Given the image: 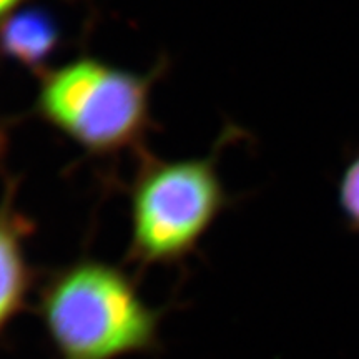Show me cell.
<instances>
[{"instance_id":"6da1fadb","label":"cell","mask_w":359,"mask_h":359,"mask_svg":"<svg viewBox=\"0 0 359 359\" xmlns=\"http://www.w3.org/2000/svg\"><path fill=\"white\" fill-rule=\"evenodd\" d=\"M39 314L57 359H122L156 349L163 313L125 269L80 258L45 278Z\"/></svg>"},{"instance_id":"7a4b0ae2","label":"cell","mask_w":359,"mask_h":359,"mask_svg":"<svg viewBox=\"0 0 359 359\" xmlns=\"http://www.w3.org/2000/svg\"><path fill=\"white\" fill-rule=\"evenodd\" d=\"M165 65L138 74L80 55L40 75L34 114L93 156L142 147L151 120V88Z\"/></svg>"},{"instance_id":"3957f363","label":"cell","mask_w":359,"mask_h":359,"mask_svg":"<svg viewBox=\"0 0 359 359\" xmlns=\"http://www.w3.org/2000/svg\"><path fill=\"white\" fill-rule=\"evenodd\" d=\"M140 160L130 188L128 262L140 268L183 262L230 203L217 151L187 160L142 151Z\"/></svg>"},{"instance_id":"277c9868","label":"cell","mask_w":359,"mask_h":359,"mask_svg":"<svg viewBox=\"0 0 359 359\" xmlns=\"http://www.w3.org/2000/svg\"><path fill=\"white\" fill-rule=\"evenodd\" d=\"M15 187L11 183L0 201V334L25 308L35 283L25 250L35 224L17 210Z\"/></svg>"},{"instance_id":"5b68a950","label":"cell","mask_w":359,"mask_h":359,"mask_svg":"<svg viewBox=\"0 0 359 359\" xmlns=\"http://www.w3.org/2000/svg\"><path fill=\"white\" fill-rule=\"evenodd\" d=\"M62 42V25L45 7L24 6L0 24V57L39 77L48 70Z\"/></svg>"},{"instance_id":"8992f818","label":"cell","mask_w":359,"mask_h":359,"mask_svg":"<svg viewBox=\"0 0 359 359\" xmlns=\"http://www.w3.org/2000/svg\"><path fill=\"white\" fill-rule=\"evenodd\" d=\"M338 205L346 226L359 233V154L348 161L338 180Z\"/></svg>"},{"instance_id":"52a82bcc","label":"cell","mask_w":359,"mask_h":359,"mask_svg":"<svg viewBox=\"0 0 359 359\" xmlns=\"http://www.w3.org/2000/svg\"><path fill=\"white\" fill-rule=\"evenodd\" d=\"M27 0H0V24L7 19L11 13L19 11L20 7H24Z\"/></svg>"},{"instance_id":"ba28073f","label":"cell","mask_w":359,"mask_h":359,"mask_svg":"<svg viewBox=\"0 0 359 359\" xmlns=\"http://www.w3.org/2000/svg\"><path fill=\"white\" fill-rule=\"evenodd\" d=\"M7 145H8L7 132H6V128H4V125L0 123V161H2L4 156H6Z\"/></svg>"}]
</instances>
